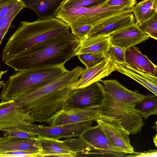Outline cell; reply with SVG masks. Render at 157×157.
I'll return each mask as SVG.
<instances>
[{"label": "cell", "mask_w": 157, "mask_h": 157, "mask_svg": "<svg viewBox=\"0 0 157 157\" xmlns=\"http://www.w3.org/2000/svg\"><path fill=\"white\" fill-rule=\"evenodd\" d=\"M105 2L90 7L59 10L56 17L68 24L72 30L84 25L94 26L108 17L132 9L125 6H111Z\"/></svg>", "instance_id": "8992f818"}, {"label": "cell", "mask_w": 157, "mask_h": 157, "mask_svg": "<svg viewBox=\"0 0 157 157\" xmlns=\"http://www.w3.org/2000/svg\"><path fill=\"white\" fill-rule=\"evenodd\" d=\"M20 0H3L0 1V18L5 16Z\"/></svg>", "instance_id": "4dcf8cb0"}, {"label": "cell", "mask_w": 157, "mask_h": 157, "mask_svg": "<svg viewBox=\"0 0 157 157\" xmlns=\"http://www.w3.org/2000/svg\"><path fill=\"white\" fill-rule=\"evenodd\" d=\"M138 25L140 29L147 34L150 37L157 40V12L150 18Z\"/></svg>", "instance_id": "f1b7e54d"}, {"label": "cell", "mask_w": 157, "mask_h": 157, "mask_svg": "<svg viewBox=\"0 0 157 157\" xmlns=\"http://www.w3.org/2000/svg\"><path fill=\"white\" fill-rule=\"evenodd\" d=\"M137 2L136 0H108L105 3L111 6H125L132 8Z\"/></svg>", "instance_id": "1f68e13d"}, {"label": "cell", "mask_w": 157, "mask_h": 157, "mask_svg": "<svg viewBox=\"0 0 157 157\" xmlns=\"http://www.w3.org/2000/svg\"><path fill=\"white\" fill-rule=\"evenodd\" d=\"M153 141L156 147H157V135L156 134L155 136L153 137Z\"/></svg>", "instance_id": "e575fe53"}, {"label": "cell", "mask_w": 157, "mask_h": 157, "mask_svg": "<svg viewBox=\"0 0 157 157\" xmlns=\"http://www.w3.org/2000/svg\"><path fill=\"white\" fill-rule=\"evenodd\" d=\"M2 0H0V1H2Z\"/></svg>", "instance_id": "8d00e7d4"}, {"label": "cell", "mask_w": 157, "mask_h": 157, "mask_svg": "<svg viewBox=\"0 0 157 157\" xmlns=\"http://www.w3.org/2000/svg\"><path fill=\"white\" fill-rule=\"evenodd\" d=\"M85 69L78 66L41 87L13 100L22 106L35 121L46 122L64 106L74 90L72 86Z\"/></svg>", "instance_id": "6da1fadb"}, {"label": "cell", "mask_w": 157, "mask_h": 157, "mask_svg": "<svg viewBox=\"0 0 157 157\" xmlns=\"http://www.w3.org/2000/svg\"><path fill=\"white\" fill-rule=\"evenodd\" d=\"M157 121H156L155 124L152 127V128H154L156 131L157 130Z\"/></svg>", "instance_id": "d590c367"}, {"label": "cell", "mask_w": 157, "mask_h": 157, "mask_svg": "<svg viewBox=\"0 0 157 157\" xmlns=\"http://www.w3.org/2000/svg\"><path fill=\"white\" fill-rule=\"evenodd\" d=\"M15 151L39 153L42 149L36 138L35 139H26L4 135L0 137V155Z\"/></svg>", "instance_id": "e0dca14e"}, {"label": "cell", "mask_w": 157, "mask_h": 157, "mask_svg": "<svg viewBox=\"0 0 157 157\" xmlns=\"http://www.w3.org/2000/svg\"><path fill=\"white\" fill-rule=\"evenodd\" d=\"M99 107L76 108L64 105L63 108L47 120L51 126H57L81 121H96L99 117Z\"/></svg>", "instance_id": "8fae6325"}, {"label": "cell", "mask_w": 157, "mask_h": 157, "mask_svg": "<svg viewBox=\"0 0 157 157\" xmlns=\"http://www.w3.org/2000/svg\"><path fill=\"white\" fill-rule=\"evenodd\" d=\"M106 95L104 103L100 107L99 113L118 120L130 134H135L140 132L145 123L134 107L106 93Z\"/></svg>", "instance_id": "52a82bcc"}, {"label": "cell", "mask_w": 157, "mask_h": 157, "mask_svg": "<svg viewBox=\"0 0 157 157\" xmlns=\"http://www.w3.org/2000/svg\"><path fill=\"white\" fill-rule=\"evenodd\" d=\"M36 138L42 149L39 154V157H74L77 155V153L72 151L63 140L39 136H37Z\"/></svg>", "instance_id": "ac0fdd59"}, {"label": "cell", "mask_w": 157, "mask_h": 157, "mask_svg": "<svg viewBox=\"0 0 157 157\" xmlns=\"http://www.w3.org/2000/svg\"><path fill=\"white\" fill-rule=\"evenodd\" d=\"M25 8L34 11L38 19L55 17L65 0H21Z\"/></svg>", "instance_id": "ffe728a7"}, {"label": "cell", "mask_w": 157, "mask_h": 157, "mask_svg": "<svg viewBox=\"0 0 157 157\" xmlns=\"http://www.w3.org/2000/svg\"><path fill=\"white\" fill-rule=\"evenodd\" d=\"M125 58V63L133 68L157 77V66L147 56L142 54L137 47L133 46L126 49Z\"/></svg>", "instance_id": "d6986e66"}, {"label": "cell", "mask_w": 157, "mask_h": 157, "mask_svg": "<svg viewBox=\"0 0 157 157\" xmlns=\"http://www.w3.org/2000/svg\"><path fill=\"white\" fill-rule=\"evenodd\" d=\"M106 98L104 86L97 81L75 90L69 96L65 105L76 108L100 107Z\"/></svg>", "instance_id": "9c48e42d"}, {"label": "cell", "mask_w": 157, "mask_h": 157, "mask_svg": "<svg viewBox=\"0 0 157 157\" xmlns=\"http://www.w3.org/2000/svg\"><path fill=\"white\" fill-rule=\"evenodd\" d=\"M79 39V46L76 56L82 53L104 52L110 42L109 35Z\"/></svg>", "instance_id": "7402d4cb"}, {"label": "cell", "mask_w": 157, "mask_h": 157, "mask_svg": "<svg viewBox=\"0 0 157 157\" xmlns=\"http://www.w3.org/2000/svg\"><path fill=\"white\" fill-rule=\"evenodd\" d=\"M70 27L55 17L33 22H20L3 50L4 62L27 48L57 35L70 32Z\"/></svg>", "instance_id": "3957f363"}, {"label": "cell", "mask_w": 157, "mask_h": 157, "mask_svg": "<svg viewBox=\"0 0 157 157\" xmlns=\"http://www.w3.org/2000/svg\"><path fill=\"white\" fill-rule=\"evenodd\" d=\"M63 141L77 154L107 155L118 157L129 154L124 149L114 145L98 124L92 126L77 138H66Z\"/></svg>", "instance_id": "5b68a950"}, {"label": "cell", "mask_w": 157, "mask_h": 157, "mask_svg": "<svg viewBox=\"0 0 157 157\" xmlns=\"http://www.w3.org/2000/svg\"><path fill=\"white\" fill-rule=\"evenodd\" d=\"M1 137V136H0V137Z\"/></svg>", "instance_id": "74e56055"}, {"label": "cell", "mask_w": 157, "mask_h": 157, "mask_svg": "<svg viewBox=\"0 0 157 157\" xmlns=\"http://www.w3.org/2000/svg\"><path fill=\"white\" fill-rule=\"evenodd\" d=\"M116 63L109 57L105 56L100 63L91 67L86 68L80 78L72 86V89L75 90L99 81L116 71Z\"/></svg>", "instance_id": "5bb4252c"}, {"label": "cell", "mask_w": 157, "mask_h": 157, "mask_svg": "<svg viewBox=\"0 0 157 157\" xmlns=\"http://www.w3.org/2000/svg\"><path fill=\"white\" fill-rule=\"evenodd\" d=\"M116 71L136 81L157 96V77L137 70L126 63H117Z\"/></svg>", "instance_id": "44dd1931"}, {"label": "cell", "mask_w": 157, "mask_h": 157, "mask_svg": "<svg viewBox=\"0 0 157 157\" xmlns=\"http://www.w3.org/2000/svg\"><path fill=\"white\" fill-rule=\"evenodd\" d=\"M133 8L108 17L94 26L86 38L109 35L135 22Z\"/></svg>", "instance_id": "4fadbf2b"}, {"label": "cell", "mask_w": 157, "mask_h": 157, "mask_svg": "<svg viewBox=\"0 0 157 157\" xmlns=\"http://www.w3.org/2000/svg\"><path fill=\"white\" fill-rule=\"evenodd\" d=\"M2 131L5 132L4 136L30 139H35L37 137V136L30 131L24 130L18 128H5Z\"/></svg>", "instance_id": "f546056e"}, {"label": "cell", "mask_w": 157, "mask_h": 157, "mask_svg": "<svg viewBox=\"0 0 157 157\" xmlns=\"http://www.w3.org/2000/svg\"><path fill=\"white\" fill-rule=\"evenodd\" d=\"M79 60L86 68L93 67L101 62L105 56L103 52L82 53L77 55Z\"/></svg>", "instance_id": "4316f807"}, {"label": "cell", "mask_w": 157, "mask_h": 157, "mask_svg": "<svg viewBox=\"0 0 157 157\" xmlns=\"http://www.w3.org/2000/svg\"><path fill=\"white\" fill-rule=\"evenodd\" d=\"M108 0H65L59 10H67L80 7H90L103 4Z\"/></svg>", "instance_id": "484cf974"}, {"label": "cell", "mask_w": 157, "mask_h": 157, "mask_svg": "<svg viewBox=\"0 0 157 157\" xmlns=\"http://www.w3.org/2000/svg\"><path fill=\"white\" fill-rule=\"evenodd\" d=\"M96 121L114 145L124 149L129 154L134 152L133 147L130 144L129 138L130 134L118 120L99 113V118Z\"/></svg>", "instance_id": "7c38bea8"}, {"label": "cell", "mask_w": 157, "mask_h": 157, "mask_svg": "<svg viewBox=\"0 0 157 157\" xmlns=\"http://www.w3.org/2000/svg\"><path fill=\"white\" fill-rule=\"evenodd\" d=\"M134 108L145 120L151 115H156L157 96L150 94L146 95L143 100L136 103Z\"/></svg>", "instance_id": "cb8c5ba5"}, {"label": "cell", "mask_w": 157, "mask_h": 157, "mask_svg": "<svg viewBox=\"0 0 157 157\" xmlns=\"http://www.w3.org/2000/svg\"><path fill=\"white\" fill-rule=\"evenodd\" d=\"M99 81L103 84L106 94L134 107L137 102L141 101L146 96L137 91L128 89L116 80L101 79Z\"/></svg>", "instance_id": "2e32d148"}, {"label": "cell", "mask_w": 157, "mask_h": 157, "mask_svg": "<svg viewBox=\"0 0 157 157\" xmlns=\"http://www.w3.org/2000/svg\"><path fill=\"white\" fill-rule=\"evenodd\" d=\"M65 64L34 68L17 71L5 82L1 101L13 100L36 90L66 73Z\"/></svg>", "instance_id": "277c9868"}, {"label": "cell", "mask_w": 157, "mask_h": 157, "mask_svg": "<svg viewBox=\"0 0 157 157\" xmlns=\"http://www.w3.org/2000/svg\"><path fill=\"white\" fill-rule=\"evenodd\" d=\"M132 155L129 156L131 157H157V150L156 149L149 150L148 151H145L143 152H134L131 154Z\"/></svg>", "instance_id": "d6a6232c"}, {"label": "cell", "mask_w": 157, "mask_h": 157, "mask_svg": "<svg viewBox=\"0 0 157 157\" xmlns=\"http://www.w3.org/2000/svg\"><path fill=\"white\" fill-rule=\"evenodd\" d=\"M156 12L157 0H143L136 3L132 9L138 25L150 18Z\"/></svg>", "instance_id": "603a6c76"}, {"label": "cell", "mask_w": 157, "mask_h": 157, "mask_svg": "<svg viewBox=\"0 0 157 157\" xmlns=\"http://www.w3.org/2000/svg\"><path fill=\"white\" fill-rule=\"evenodd\" d=\"M80 42L71 33H62L27 48L4 63L17 71L65 64L76 56Z\"/></svg>", "instance_id": "7a4b0ae2"}, {"label": "cell", "mask_w": 157, "mask_h": 157, "mask_svg": "<svg viewBox=\"0 0 157 157\" xmlns=\"http://www.w3.org/2000/svg\"><path fill=\"white\" fill-rule=\"evenodd\" d=\"M93 121H86L57 126H45L33 123L29 131L36 136L56 139L78 137L92 126Z\"/></svg>", "instance_id": "30bf717a"}, {"label": "cell", "mask_w": 157, "mask_h": 157, "mask_svg": "<svg viewBox=\"0 0 157 157\" xmlns=\"http://www.w3.org/2000/svg\"><path fill=\"white\" fill-rule=\"evenodd\" d=\"M34 118L14 100L0 102V131L16 128L29 131Z\"/></svg>", "instance_id": "ba28073f"}, {"label": "cell", "mask_w": 157, "mask_h": 157, "mask_svg": "<svg viewBox=\"0 0 157 157\" xmlns=\"http://www.w3.org/2000/svg\"><path fill=\"white\" fill-rule=\"evenodd\" d=\"M8 70L6 71H1L0 72V89L3 88L4 86L5 82L3 80H1V79L3 75L7 73Z\"/></svg>", "instance_id": "836d02e7"}, {"label": "cell", "mask_w": 157, "mask_h": 157, "mask_svg": "<svg viewBox=\"0 0 157 157\" xmlns=\"http://www.w3.org/2000/svg\"><path fill=\"white\" fill-rule=\"evenodd\" d=\"M126 49L114 45L110 42L103 52L104 56L109 57L117 63H125V52Z\"/></svg>", "instance_id": "83f0119b"}, {"label": "cell", "mask_w": 157, "mask_h": 157, "mask_svg": "<svg viewBox=\"0 0 157 157\" xmlns=\"http://www.w3.org/2000/svg\"><path fill=\"white\" fill-rule=\"evenodd\" d=\"M109 36L112 44L126 49L135 46L150 37L140 29L135 22Z\"/></svg>", "instance_id": "9a60e30c"}, {"label": "cell", "mask_w": 157, "mask_h": 157, "mask_svg": "<svg viewBox=\"0 0 157 157\" xmlns=\"http://www.w3.org/2000/svg\"><path fill=\"white\" fill-rule=\"evenodd\" d=\"M24 8L21 0L12 8L6 15L0 18V45L2 41L9 29L13 19L18 13ZM1 65L0 64V69Z\"/></svg>", "instance_id": "d4e9b609"}]
</instances>
